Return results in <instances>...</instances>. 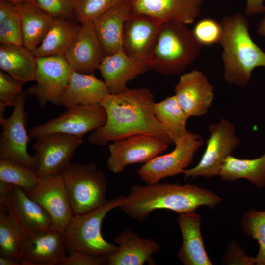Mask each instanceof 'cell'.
Segmentation results:
<instances>
[{
  "label": "cell",
  "mask_w": 265,
  "mask_h": 265,
  "mask_svg": "<svg viewBox=\"0 0 265 265\" xmlns=\"http://www.w3.org/2000/svg\"><path fill=\"white\" fill-rule=\"evenodd\" d=\"M155 102L152 92L147 88L108 94L100 103L106 111V122L91 132L88 141L103 146L133 135H147L173 144L167 129L154 114Z\"/></svg>",
  "instance_id": "1"
},
{
  "label": "cell",
  "mask_w": 265,
  "mask_h": 265,
  "mask_svg": "<svg viewBox=\"0 0 265 265\" xmlns=\"http://www.w3.org/2000/svg\"><path fill=\"white\" fill-rule=\"evenodd\" d=\"M222 201L219 195L195 184L158 182L132 186L119 208L132 219L142 222L157 210H169L180 214L195 212L202 206L214 209Z\"/></svg>",
  "instance_id": "2"
},
{
  "label": "cell",
  "mask_w": 265,
  "mask_h": 265,
  "mask_svg": "<svg viewBox=\"0 0 265 265\" xmlns=\"http://www.w3.org/2000/svg\"><path fill=\"white\" fill-rule=\"evenodd\" d=\"M220 23L224 78L230 84L245 86L253 70L265 67V53L250 36L249 22L244 15L236 13L226 16Z\"/></svg>",
  "instance_id": "3"
},
{
  "label": "cell",
  "mask_w": 265,
  "mask_h": 265,
  "mask_svg": "<svg viewBox=\"0 0 265 265\" xmlns=\"http://www.w3.org/2000/svg\"><path fill=\"white\" fill-rule=\"evenodd\" d=\"M202 47L185 24L162 23L147 63L161 75H178L199 56Z\"/></svg>",
  "instance_id": "4"
},
{
  "label": "cell",
  "mask_w": 265,
  "mask_h": 265,
  "mask_svg": "<svg viewBox=\"0 0 265 265\" xmlns=\"http://www.w3.org/2000/svg\"><path fill=\"white\" fill-rule=\"evenodd\" d=\"M126 197L120 195L107 200L103 206L91 211L74 215L63 232L66 252H79L105 258L115 251L117 246L105 239L101 227L107 214L119 207Z\"/></svg>",
  "instance_id": "5"
},
{
  "label": "cell",
  "mask_w": 265,
  "mask_h": 265,
  "mask_svg": "<svg viewBox=\"0 0 265 265\" xmlns=\"http://www.w3.org/2000/svg\"><path fill=\"white\" fill-rule=\"evenodd\" d=\"M74 215L83 214L105 204L107 181L96 163H71L62 173Z\"/></svg>",
  "instance_id": "6"
},
{
  "label": "cell",
  "mask_w": 265,
  "mask_h": 265,
  "mask_svg": "<svg viewBox=\"0 0 265 265\" xmlns=\"http://www.w3.org/2000/svg\"><path fill=\"white\" fill-rule=\"evenodd\" d=\"M208 131L209 137L201 158L195 166L183 171L185 179L219 176L225 159L240 144L233 124L228 119L222 118L217 123L210 124Z\"/></svg>",
  "instance_id": "7"
},
{
  "label": "cell",
  "mask_w": 265,
  "mask_h": 265,
  "mask_svg": "<svg viewBox=\"0 0 265 265\" xmlns=\"http://www.w3.org/2000/svg\"><path fill=\"white\" fill-rule=\"evenodd\" d=\"M203 144L200 135L189 131L175 141V148L171 152L155 157L141 166L137 172L147 184L158 183L163 179L183 173Z\"/></svg>",
  "instance_id": "8"
},
{
  "label": "cell",
  "mask_w": 265,
  "mask_h": 265,
  "mask_svg": "<svg viewBox=\"0 0 265 265\" xmlns=\"http://www.w3.org/2000/svg\"><path fill=\"white\" fill-rule=\"evenodd\" d=\"M106 120V111L101 103L80 105L67 108L56 117L32 127L28 135L36 139L48 134L60 133L83 138L105 124Z\"/></svg>",
  "instance_id": "9"
},
{
  "label": "cell",
  "mask_w": 265,
  "mask_h": 265,
  "mask_svg": "<svg viewBox=\"0 0 265 265\" xmlns=\"http://www.w3.org/2000/svg\"><path fill=\"white\" fill-rule=\"evenodd\" d=\"M0 204L27 237L53 228L47 212L18 186L0 181Z\"/></svg>",
  "instance_id": "10"
},
{
  "label": "cell",
  "mask_w": 265,
  "mask_h": 265,
  "mask_svg": "<svg viewBox=\"0 0 265 265\" xmlns=\"http://www.w3.org/2000/svg\"><path fill=\"white\" fill-rule=\"evenodd\" d=\"M26 94L18 97L12 114L0 120L2 131L0 137V158L19 162L35 171L38 169L37 155H30L27 146L30 137L26 130L28 116L25 111Z\"/></svg>",
  "instance_id": "11"
},
{
  "label": "cell",
  "mask_w": 265,
  "mask_h": 265,
  "mask_svg": "<svg viewBox=\"0 0 265 265\" xmlns=\"http://www.w3.org/2000/svg\"><path fill=\"white\" fill-rule=\"evenodd\" d=\"M72 72L64 56L37 58L36 83L27 89L26 93L36 97L41 107H45L49 103L60 106Z\"/></svg>",
  "instance_id": "12"
},
{
  "label": "cell",
  "mask_w": 265,
  "mask_h": 265,
  "mask_svg": "<svg viewBox=\"0 0 265 265\" xmlns=\"http://www.w3.org/2000/svg\"><path fill=\"white\" fill-rule=\"evenodd\" d=\"M169 145L147 135H135L112 142L108 145L107 167L115 174L122 173L128 165L150 161L166 151Z\"/></svg>",
  "instance_id": "13"
},
{
  "label": "cell",
  "mask_w": 265,
  "mask_h": 265,
  "mask_svg": "<svg viewBox=\"0 0 265 265\" xmlns=\"http://www.w3.org/2000/svg\"><path fill=\"white\" fill-rule=\"evenodd\" d=\"M26 194L47 212L53 228L63 233L74 214L62 174L54 173L40 177L34 188Z\"/></svg>",
  "instance_id": "14"
},
{
  "label": "cell",
  "mask_w": 265,
  "mask_h": 265,
  "mask_svg": "<svg viewBox=\"0 0 265 265\" xmlns=\"http://www.w3.org/2000/svg\"><path fill=\"white\" fill-rule=\"evenodd\" d=\"M82 142L81 137L60 133H50L36 139L32 148L39 159L38 176L62 174L71 163L74 152Z\"/></svg>",
  "instance_id": "15"
},
{
  "label": "cell",
  "mask_w": 265,
  "mask_h": 265,
  "mask_svg": "<svg viewBox=\"0 0 265 265\" xmlns=\"http://www.w3.org/2000/svg\"><path fill=\"white\" fill-rule=\"evenodd\" d=\"M174 92L179 105L188 118L205 115L214 99L213 86L202 71L197 70L181 75Z\"/></svg>",
  "instance_id": "16"
},
{
  "label": "cell",
  "mask_w": 265,
  "mask_h": 265,
  "mask_svg": "<svg viewBox=\"0 0 265 265\" xmlns=\"http://www.w3.org/2000/svg\"><path fill=\"white\" fill-rule=\"evenodd\" d=\"M161 24L150 16L131 12L124 26L123 50L131 57L147 64Z\"/></svg>",
  "instance_id": "17"
},
{
  "label": "cell",
  "mask_w": 265,
  "mask_h": 265,
  "mask_svg": "<svg viewBox=\"0 0 265 265\" xmlns=\"http://www.w3.org/2000/svg\"><path fill=\"white\" fill-rule=\"evenodd\" d=\"M131 12L162 23H192L200 14L203 0H128Z\"/></svg>",
  "instance_id": "18"
},
{
  "label": "cell",
  "mask_w": 265,
  "mask_h": 265,
  "mask_svg": "<svg viewBox=\"0 0 265 265\" xmlns=\"http://www.w3.org/2000/svg\"><path fill=\"white\" fill-rule=\"evenodd\" d=\"M64 56L73 71L92 74L98 69L104 55L93 22L81 24Z\"/></svg>",
  "instance_id": "19"
},
{
  "label": "cell",
  "mask_w": 265,
  "mask_h": 265,
  "mask_svg": "<svg viewBox=\"0 0 265 265\" xmlns=\"http://www.w3.org/2000/svg\"><path fill=\"white\" fill-rule=\"evenodd\" d=\"M98 70L109 93L117 94L128 89V82L150 69L147 64L131 57L121 50L105 56Z\"/></svg>",
  "instance_id": "20"
},
{
  "label": "cell",
  "mask_w": 265,
  "mask_h": 265,
  "mask_svg": "<svg viewBox=\"0 0 265 265\" xmlns=\"http://www.w3.org/2000/svg\"><path fill=\"white\" fill-rule=\"evenodd\" d=\"M63 233L54 228L27 237L22 265H55L65 256Z\"/></svg>",
  "instance_id": "21"
},
{
  "label": "cell",
  "mask_w": 265,
  "mask_h": 265,
  "mask_svg": "<svg viewBox=\"0 0 265 265\" xmlns=\"http://www.w3.org/2000/svg\"><path fill=\"white\" fill-rule=\"evenodd\" d=\"M117 248L106 256L107 265H142L160 250L159 244L150 238H143L129 228L114 238Z\"/></svg>",
  "instance_id": "22"
},
{
  "label": "cell",
  "mask_w": 265,
  "mask_h": 265,
  "mask_svg": "<svg viewBox=\"0 0 265 265\" xmlns=\"http://www.w3.org/2000/svg\"><path fill=\"white\" fill-rule=\"evenodd\" d=\"M131 13L128 0H124L93 22L104 56L123 50L124 26Z\"/></svg>",
  "instance_id": "23"
},
{
  "label": "cell",
  "mask_w": 265,
  "mask_h": 265,
  "mask_svg": "<svg viewBox=\"0 0 265 265\" xmlns=\"http://www.w3.org/2000/svg\"><path fill=\"white\" fill-rule=\"evenodd\" d=\"M201 217L195 212L180 214L177 223L182 244L177 256L185 265H212L205 250L201 232Z\"/></svg>",
  "instance_id": "24"
},
{
  "label": "cell",
  "mask_w": 265,
  "mask_h": 265,
  "mask_svg": "<svg viewBox=\"0 0 265 265\" xmlns=\"http://www.w3.org/2000/svg\"><path fill=\"white\" fill-rule=\"evenodd\" d=\"M104 82L93 74L72 71L60 99V106L66 108L100 103L109 94Z\"/></svg>",
  "instance_id": "25"
},
{
  "label": "cell",
  "mask_w": 265,
  "mask_h": 265,
  "mask_svg": "<svg viewBox=\"0 0 265 265\" xmlns=\"http://www.w3.org/2000/svg\"><path fill=\"white\" fill-rule=\"evenodd\" d=\"M37 58L23 45H0V68L22 84L35 81Z\"/></svg>",
  "instance_id": "26"
},
{
  "label": "cell",
  "mask_w": 265,
  "mask_h": 265,
  "mask_svg": "<svg viewBox=\"0 0 265 265\" xmlns=\"http://www.w3.org/2000/svg\"><path fill=\"white\" fill-rule=\"evenodd\" d=\"M14 4L21 17L23 45L32 51L41 44L54 17L32 2Z\"/></svg>",
  "instance_id": "27"
},
{
  "label": "cell",
  "mask_w": 265,
  "mask_h": 265,
  "mask_svg": "<svg viewBox=\"0 0 265 265\" xmlns=\"http://www.w3.org/2000/svg\"><path fill=\"white\" fill-rule=\"evenodd\" d=\"M80 25L73 20L54 18L52 26L41 44L31 51L34 56H64L77 35Z\"/></svg>",
  "instance_id": "28"
},
{
  "label": "cell",
  "mask_w": 265,
  "mask_h": 265,
  "mask_svg": "<svg viewBox=\"0 0 265 265\" xmlns=\"http://www.w3.org/2000/svg\"><path fill=\"white\" fill-rule=\"evenodd\" d=\"M219 176L222 180L230 182L245 179L257 188H264L265 153L253 159H240L229 156L224 160Z\"/></svg>",
  "instance_id": "29"
},
{
  "label": "cell",
  "mask_w": 265,
  "mask_h": 265,
  "mask_svg": "<svg viewBox=\"0 0 265 265\" xmlns=\"http://www.w3.org/2000/svg\"><path fill=\"white\" fill-rule=\"evenodd\" d=\"M26 239L4 206L0 204V256L21 264Z\"/></svg>",
  "instance_id": "30"
},
{
  "label": "cell",
  "mask_w": 265,
  "mask_h": 265,
  "mask_svg": "<svg viewBox=\"0 0 265 265\" xmlns=\"http://www.w3.org/2000/svg\"><path fill=\"white\" fill-rule=\"evenodd\" d=\"M153 111L158 121L167 129L172 143L189 131L186 129L188 118L179 105L175 95L155 102Z\"/></svg>",
  "instance_id": "31"
},
{
  "label": "cell",
  "mask_w": 265,
  "mask_h": 265,
  "mask_svg": "<svg viewBox=\"0 0 265 265\" xmlns=\"http://www.w3.org/2000/svg\"><path fill=\"white\" fill-rule=\"evenodd\" d=\"M39 178L36 171L25 165L0 158V181L18 186L26 193L34 188Z\"/></svg>",
  "instance_id": "32"
},
{
  "label": "cell",
  "mask_w": 265,
  "mask_h": 265,
  "mask_svg": "<svg viewBox=\"0 0 265 265\" xmlns=\"http://www.w3.org/2000/svg\"><path fill=\"white\" fill-rule=\"evenodd\" d=\"M241 225L244 234L256 240L259 245L255 265H265V210H249L244 214Z\"/></svg>",
  "instance_id": "33"
},
{
  "label": "cell",
  "mask_w": 265,
  "mask_h": 265,
  "mask_svg": "<svg viewBox=\"0 0 265 265\" xmlns=\"http://www.w3.org/2000/svg\"><path fill=\"white\" fill-rule=\"evenodd\" d=\"M124 0H74L76 19L81 24L93 22Z\"/></svg>",
  "instance_id": "34"
},
{
  "label": "cell",
  "mask_w": 265,
  "mask_h": 265,
  "mask_svg": "<svg viewBox=\"0 0 265 265\" xmlns=\"http://www.w3.org/2000/svg\"><path fill=\"white\" fill-rule=\"evenodd\" d=\"M197 41L202 46H211L219 43L222 34L220 23L211 18L199 21L192 30Z\"/></svg>",
  "instance_id": "35"
},
{
  "label": "cell",
  "mask_w": 265,
  "mask_h": 265,
  "mask_svg": "<svg viewBox=\"0 0 265 265\" xmlns=\"http://www.w3.org/2000/svg\"><path fill=\"white\" fill-rule=\"evenodd\" d=\"M0 42L4 44L23 45L21 17L15 6L12 12L0 22Z\"/></svg>",
  "instance_id": "36"
},
{
  "label": "cell",
  "mask_w": 265,
  "mask_h": 265,
  "mask_svg": "<svg viewBox=\"0 0 265 265\" xmlns=\"http://www.w3.org/2000/svg\"><path fill=\"white\" fill-rule=\"evenodd\" d=\"M32 2L54 18L76 19L74 0H32Z\"/></svg>",
  "instance_id": "37"
},
{
  "label": "cell",
  "mask_w": 265,
  "mask_h": 265,
  "mask_svg": "<svg viewBox=\"0 0 265 265\" xmlns=\"http://www.w3.org/2000/svg\"><path fill=\"white\" fill-rule=\"evenodd\" d=\"M23 84L8 74L0 71V103L6 107H14L23 92Z\"/></svg>",
  "instance_id": "38"
},
{
  "label": "cell",
  "mask_w": 265,
  "mask_h": 265,
  "mask_svg": "<svg viewBox=\"0 0 265 265\" xmlns=\"http://www.w3.org/2000/svg\"><path fill=\"white\" fill-rule=\"evenodd\" d=\"M223 264L226 265H255V257L249 256L238 243L231 241L223 258Z\"/></svg>",
  "instance_id": "39"
},
{
  "label": "cell",
  "mask_w": 265,
  "mask_h": 265,
  "mask_svg": "<svg viewBox=\"0 0 265 265\" xmlns=\"http://www.w3.org/2000/svg\"><path fill=\"white\" fill-rule=\"evenodd\" d=\"M58 265H107L105 258L93 256L83 253L74 252L65 256L58 263Z\"/></svg>",
  "instance_id": "40"
},
{
  "label": "cell",
  "mask_w": 265,
  "mask_h": 265,
  "mask_svg": "<svg viewBox=\"0 0 265 265\" xmlns=\"http://www.w3.org/2000/svg\"><path fill=\"white\" fill-rule=\"evenodd\" d=\"M264 0H246L245 12L248 15H254L263 12Z\"/></svg>",
  "instance_id": "41"
},
{
  "label": "cell",
  "mask_w": 265,
  "mask_h": 265,
  "mask_svg": "<svg viewBox=\"0 0 265 265\" xmlns=\"http://www.w3.org/2000/svg\"><path fill=\"white\" fill-rule=\"evenodd\" d=\"M15 4L10 1L0 0V22L4 20L14 9Z\"/></svg>",
  "instance_id": "42"
},
{
  "label": "cell",
  "mask_w": 265,
  "mask_h": 265,
  "mask_svg": "<svg viewBox=\"0 0 265 265\" xmlns=\"http://www.w3.org/2000/svg\"><path fill=\"white\" fill-rule=\"evenodd\" d=\"M263 12L264 13V16L259 24L257 28V33L259 35L265 37V6Z\"/></svg>",
  "instance_id": "43"
},
{
  "label": "cell",
  "mask_w": 265,
  "mask_h": 265,
  "mask_svg": "<svg viewBox=\"0 0 265 265\" xmlns=\"http://www.w3.org/2000/svg\"><path fill=\"white\" fill-rule=\"evenodd\" d=\"M20 263L9 258L0 256V265H20Z\"/></svg>",
  "instance_id": "44"
},
{
  "label": "cell",
  "mask_w": 265,
  "mask_h": 265,
  "mask_svg": "<svg viewBox=\"0 0 265 265\" xmlns=\"http://www.w3.org/2000/svg\"><path fill=\"white\" fill-rule=\"evenodd\" d=\"M13 3L14 4L32 2V0H4Z\"/></svg>",
  "instance_id": "45"
}]
</instances>
